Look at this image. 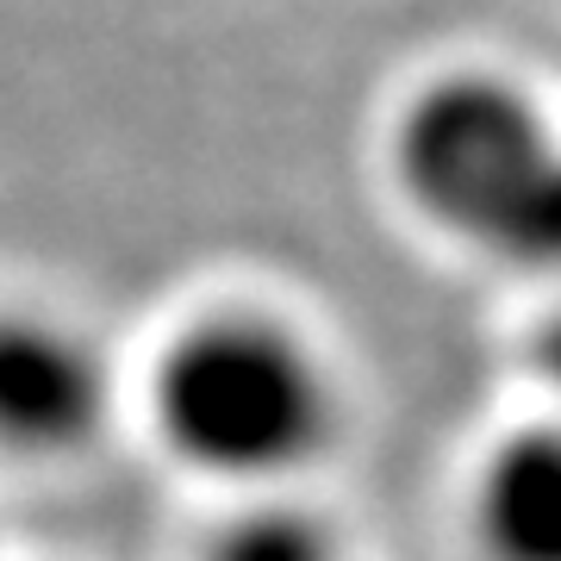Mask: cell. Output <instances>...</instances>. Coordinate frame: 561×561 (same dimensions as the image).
<instances>
[{
	"mask_svg": "<svg viewBox=\"0 0 561 561\" xmlns=\"http://www.w3.org/2000/svg\"><path fill=\"white\" fill-rule=\"evenodd\" d=\"M400 175L443 231L524 268H561V138L524 88L500 76L424 88L400 125Z\"/></svg>",
	"mask_w": 561,
	"mask_h": 561,
	"instance_id": "6da1fadb",
	"label": "cell"
},
{
	"mask_svg": "<svg viewBox=\"0 0 561 561\" xmlns=\"http://www.w3.org/2000/svg\"><path fill=\"white\" fill-rule=\"evenodd\" d=\"M157 424L219 481H280L331 443L337 405L319 356L275 319H206L162 356Z\"/></svg>",
	"mask_w": 561,
	"mask_h": 561,
	"instance_id": "7a4b0ae2",
	"label": "cell"
},
{
	"mask_svg": "<svg viewBox=\"0 0 561 561\" xmlns=\"http://www.w3.org/2000/svg\"><path fill=\"white\" fill-rule=\"evenodd\" d=\"M113 375L101 350L50 319H0V443L20 456H69L101 437Z\"/></svg>",
	"mask_w": 561,
	"mask_h": 561,
	"instance_id": "3957f363",
	"label": "cell"
},
{
	"mask_svg": "<svg viewBox=\"0 0 561 561\" xmlns=\"http://www.w3.org/2000/svg\"><path fill=\"white\" fill-rule=\"evenodd\" d=\"M474 537L486 561H561V419L530 424L486 456Z\"/></svg>",
	"mask_w": 561,
	"mask_h": 561,
	"instance_id": "277c9868",
	"label": "cell"
},
{
	"mask_svg": "<svg viewBox=\"0 0 561 561\" xmlns=\"http://www.w3.org/2000/svg\"><path fill=\"white\" fill-rule=\"evenodd\" d=\"M206 561H350L337 530L300 505H256L219 530Z\"/></svg>",
	"mask_w": 561,
	"mask_h": 561,
	"instance_id": "5b68a950",
	"label": "cell"
},
{
	"mask_svg": "<svg viewBox=\"0 0 561 561\" xmlns=\"http://www.w3.org/2000/svg\"><path fill=\"white\" fill-rule=\"evenodd\" d=\"M537 362H542V381L561 393V312L542 324V343H537Z\"/></svg>",
	"mask_w": 561,
	"mask_h": 561,
	"instance_id": "8992f818",
	"label": "cell"
}]
</instances>
